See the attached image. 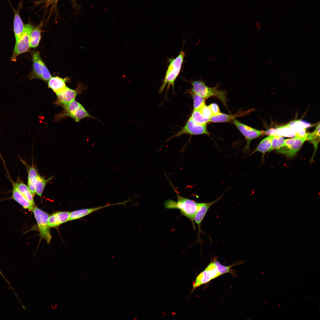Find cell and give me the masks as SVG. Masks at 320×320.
I'll return each instance as SVG.
<instances>
[{
	"label": "cell",
	"instance_id": "6da1fadb",
	"mask_svg": "<svg viewBox=\"0 0 320 320\" xmlns=\"http://www.w3.org/2000/svg\"><path fill=\"white\" fill-rule=\"evenodd\" d=\"M172 187L177 195V201L167 199L164 202V207L167 209H179L182 215L190 220L195 228L194 218L198 208L199 203L181 196L174 187Z\"/></svg>",
	"mask_w": 320,
	"mask_h": 320
},
{
	"label": "cell",
	"instance_id": "7a4b0ae2",
	"mask_svg": "<svg viewBox=\"0 0 320 320\" xmlns=\"http://www.w3.org/2000/svg\"><path fill=\"white\" fill-rule=\"evenodd\" d=\"M185 56V53L182 49L177 57L169 60V64L159 89V93H162L166 87L167 90L171 86L174 89L175 81L180 73Z\"/></svg>",
	"mask_w": 320,
	"mask_h": 320
},
{
	"label": "cell",
	"instance_id": "3957f363",
	"mask_svg": "<svg viewBox=\"0 0 320 320\" xmlns=\"http://www.w3.org/2000/svg\"><path fill=\"white\" fill-rule=\"evenodd\" d=\"M192 84V88L188 90V92L195 93L206 99L212 96H215L226 106L227 100L225 93L223 91L218 89L216 87H208L201 81H194Z\"/></svg>",
	"mask_w": 320,
	"mask_h": 320
},
{
	"label": "cell",
	"instance_id": "277c9868",
	"mask_svg": "<svg viewBox=\"0 0 320 320\" xmlns=\"http://www.w3.org/2000/svg\"><path fill=\"white\" fill-rule=\"evenodd\" d=\"M33 62V69L28 76L30 80L39 79L47 81L52 77L51 75L41 59L39 53L33 51L31 53Z\"/></svg>",
	"mask_w": 320,
	"mask_h": 320
},
{
	"label": "cell",
	"instance_id": "5b68a950",
	"mask_svg": "<svg viewBox=\"0 0 320 320\" xmlns=\"http://www.w3.org/2000/svg\"><path fill=\"white\" fill-rule=\"evenodd\" d=\"M32 211L37 223L41 237L49 244L52 236L48 225L49 214L36 206H34Z\"/></svg>",
	"mask_w": 320,
	"mask_h": 320
},
{
	"label": "cell",
	"instance_id": "8992f818",
	"mask_svg": "<svg viewBox=\"0 0 320 320\" xmlns=\"http://www.w3.org/2000/svg\"><path fill=\"white\" fill-rule=\"evenodd\" d=\"M24 25L23 35L18 41L15 43L13 53L10 58L12 61H16L17 56L28 51L30 48V36L34 27L30 23L25 24Z\"/></svg>",
	"mask_w": 320,
	"mask_h": 320
},
{
	"label": "cell",
	"instance_id": "52a82bcc",
	"mask_svg": "<svg viewBox=\"0 0 320 320\" xmlns=\"http://www.w3.org/2000/svg\"><path fill=\"white\" fill-rule=\"evenodd\" d=\"M306 140V133L303 135H298L293 138L285 140L284 145L276 149V151L289 157H293Z\"/></svg>",
	"mask_w": 320,
	"mask_h": 320
},
{
	"label": "cell",
	"instance_id": "ba28073f",
	"mask_svg": "<svg viewBox=\"0 0 320 320\" xmlns=\"http://www.w3.org/2000/svg\"><path fill=\"white\" fill-rule=\"evenodd\" d=\"M87 89L86 86L81 83L75 89H71L67 87L63 91L56 94L57 98L55 104L63 108L75 100L77 95L81 94L82 91Z\"/></svg>",
	"mask_w": 320,
	"mask_h": 320
},
{
	"label": "cell",
	"instance_id": "9c48e42d",
	"mask_svg": "<svg viewBox=\"0 0 320 320\" xmlns=\"http://www.w3.org/2000/svg\"><path fill=\"white\" fill-rule=\"evenodd\" d=\"M220 276L214 263L213 259L203 271L196 277L193 283L194 289L203 284L207 283L213 279Z\"/></svg>",
	"mask_w": 320,
	"mask_h": 320
},
{
	"label": "cell",
	"instance_id": "30bf717a",
	"mask_svg": "<svg viewBox=\"0 0 320 320\" xmlns=\"http://www.w3.org/2000/svg\"><path fill=\"white\" fill-rule=\"evenodd\" d=\"M233 121V123L244 137L247 141L246 144L243 150L245 151L249 150L252 140L262 135L263 131L248 126L236 119H234Z\"/></svg>",
	"mask_w": 320,
	"mask_h": 320
},
{
	"label": "cell",
	"instance_id": "8fae6325",
	"mask_svg": "<svg viewBox=\"0 0 320 320\" xmlns=\"http://www.w3.org/2000/svg\"><path fill=\"white\" fill-rule=\"evenodd\" d=\"M186 134L191 135H198L203 134L209 135V133L207 129V124H198L193 121L190 118L183 128L171 138L179 137Z\"/></svg>",
	"mask_w": 320,
	"mask_h": 320
},
{
	"label": "cell",
	"instance_id": "7c38bea8",
	"mask_svg": "<svg viewBox=\"0 0 320 320\" xmlns=\"http://www.w3.org/2000/svg\"><path fill=\"white\" fill-rule=\"evenodd\" d=\"M223 194L218 198L213 201L209 202L199 203H198V208L196 213L194 220L195 223H196L198 227V234L197 240V242H199V243H200L201 239L200 238V234L201 231V222L207 213L209 208L212 205L222 198Z\"/></svg>",
	"mask_w": 320,
	"mask_h": 320
},
{
	"label": "cell",
	"instance_id": "4fadbf2b",
	"mask_svg": "<svg viewBox=\"0 0 320 320\" xmlns=\"http://www.w3.org/2000/svg\"><path fill=\"white\" fill-rule=\"evenodd\" d=\"M127 201L113 204H107L105 205L94 208L84 209L74 211L70 212L68 221H71L81 218L99 210L107 207L116 205H124Z\"/></svg>",
	"mask_w": 320,
	"mask_h": 320
},
{
	"label": "cell",
	"instance_id": "5bb4252c",
	"mask_svg": "<svg viewBox=\"0 0 320 320\" xmlns=\"http://www.w3.org/2000/svg\"><path fill=\"white\" fill-rule=\"evenodd\" d=\"M70 212H59L52 214L49 216L48 225L49 228L57 227L68 221Z\"/></svg>",
	"mask_w": 320,
	"mask_h": 320
},
{
	"label": "cell",
	"instance_id": "9a60e30c",
	"mask_svg": "<svg viewBox=\"0 0 320 320\" xmlns=\"http://www.w3.org/2000/svg\"><path fill=\"white\" fill-rule=\"evenodd\" d=\"M12 190L11 199L14 200L25 209L32 211L34 205L32 204L18 190L15 184L12 182Z\"/></svg>",
	"mask_w": 320,
	"mask_h": 320
},
{
	"label": "cell",
	"instance_id": "2e32d148",
	"mask_svg": "<svg viewBox=\"0 0 320 320\" xmlns=\"http://www.w3.org/2000/svg\"><path fill=\"white\" fill-rule=\"evenodd\" d=\"M81 104L78 102L73 100L66 106L63 107V110L55 116V120L59 121L67 117L72 118L76 110Z\"/></svg>",
	"mask_w": 320,
	"mask_h": 320
},
{
	"label": "cell",
	"instance_id": "e0dca14e",
	"mask_svg": "<svg viewBox=\"0 0 320 320\" xmlns=\"http://www.w3.org/2000/svg\"><path fill=\"white\" fill-rule=\"evenodd\" d=\"M249 111L238 112L235 114H229L220 113L212 116L210 118V121L212 122H230L236 117L241 116L248 113Z\"/></svg>",
	"mask_w": 320,
	"mask_h": 320
},
{
	"label": "cell",
	"instance_id": "ac0fdd59",
	"mask_svg": "<svg viewBox=\"0 0 320 320\" xmlns=\"http://www.w3.org/2000/svg\"><path fill=\"white\" fill-rule=\"evenodd\" d=\"M66 79L58 76L52 77L48 81V87L56 94L63 91L67 87L65 84Z\"/></svg>",
	"mask_w": 320,
	"mask_h": 320
},
{
	"label": "cell",
	"instance_id": "d6986e66",
	"mask_svg": "<svg viewBox=\"0 0 320 320\" xmlns=\"http://www.w3.org/2000/svg\"><path fill=\"white\" fill-rule=\"evenodd\" d=\"M15 14L14 21V31L16 42H17L22 36L24 25L19 14V10L15 11L13 9Z\"/></svg>",
	"mask_w": 320,
	"mask_h": 320
},
{
	"label": "cell",
	"instance_id": "ffe728a7",
	"mask_svg": "<svg viewBox=\"0 0 320 320\" xmlns=\"http://www.w3.org/2000/svg\"><path fill=\"white\" fill-rule=\"evenodd\" d=\"M14 183L18 190L28 201L34 205V196L28 185L19 179H18L16 182H14Z\"/></svg>",
	"mask_w": 320,
	"mask_h": 320
},
{
	"label": "cell",
	"instance_id": "44dd1931",
	"mask_svg": "<svg viewBox=\"0 0 320 320\" xmlns=\"http://www.w3.org/2000/svg\"><path fill=\"white\" fill-rule=\"evenodd\" d=\"M28 186L30 191L34 196L36 193L35 184L36 177L39 174L33 164L28 167Z\"/></svg>",
	"mask_w": 320,
	"mask_h": 320
},
{
	"label": "cell",
	"instance_id": "7402d4cb",
	"mask_svg": "<svg viewBox=\"0 0 320 320\" xmlns=\"http://www.w3.org/2000/svg\"><path fill=\"white\" fill-rule=\"evenodd\" d=\"M216 257L213 258L214 263L217 267L218 272L220 275L225 273H229L234 276H236V274L234 270L231 269V268L237 265H239L244 263V262L242 261H238L229 266H226L222 265L217 260Z\"/></svg>",
	"mask_w": 320,
	"mask_h": 320
},
{
	"label": "cell",
	"instance_id": "603a6c76",
	"mask_svg": "<svg viewBox=\"0 0 320 320\" xmlns=\"http://www.w3.org/2000/svg\"><path fill=\"white\" fill-rule=\"evenodd\" d=\"M273 135H270L263 139L260 143L255 150L250 154L251 155L256 152H260L262 153L263 159L265 153L268 151L271 148L272 141Z\"/></svg>",
	"mask_w": 320,
	"mask_h": 320
},
{
	"label": "cell",
	"instance_id": "cb8c5ba5",
	"mask_svg": "<svg viewBox=\"0 0 320 320\" xmlns=\"http://www.w3.org/2000/svg\"><path fill=\"white\" fill-rule=\"evenodd\" d=\"M41 24H40L32 31L30 36V48H36L39 45L41 38Z\"/></svg>",
	"mask_w": 320,
	"mask_h": 320
},
{
	"label": "cell",
	"instance_id": "d4e9b609",
	"mask_svg": "<svg viewBox=\"0 0 320 320\" xmlns=\"http://www.w3.org/2000/svg\"><path fill=\"white\" fill-rule=\"evenodd\" d=\"M50 177L48 179H45L39 174L38 175L35 184V192L37 194L41 197L47 183L51 179Z\"/></svg>",
	"mask_w": 320,
	"mask_h": 320
},
{
	"label": "cell",
	"instance_id": "484cf974",
	"mask_svg": "<svg viewBox=\"0 0 320 320\" xmlns=\"http://www.w3.org/2000/svg\"><path fill=\"white\" fill-rule=\"evenodd\" d=\"M306 136L307 140L313 145L315 151L317 148L320 140V124L317 125L313 132L306 133Z\"/></svg>",
	"mask_w": 320,
	"mask_h": 320
},
{
	"label": "cell",
	"instance_id": "4316f807",
	"mask_svg": "<svg viewBox=\"0 0 320 320\" xmlns=\"http://www.w3.org/2000/svg\"><path fill=\"white\" fill-rule=\"evenodd\" d=\"M89 118L97 120L92 116L81 105L76 110L72 119L76 122H79L82 119Z\"/></svg>",
	"mask_w": 320,
	"mask_h": 320
},
{
	"label": "cell",
	"instance_id": "83f0119b",
	"mask_svg": "<svg viewBox=\"0 0 320 320\" xmlns=\"http://www.w3.org/2000/svg\"><path fill=\"white\" fill-rule=\"evenodd\" d=\"M190 118L195 123L200 125L207 124L210 121L209 119L204 118L198 110H193Z\"/></svg>",
	"mask_w": 320,
	"mask_h": 320
},
{
	"label": "cell",
	"instance_id": "f1b7e54d",
	"mask_svg": "<svg viewBox=\"0 0 320 320\" xmlns=\"http://www.w3.org/2000/svg\"><path fill=\"white\" fill-rule=\"evenodd\" d=\"M191 95L193 101V110H199L205 105L206 99L193 92L189 93Z\"/></svg>",
	"mask_w": 320,
	"mask_h": 320
},
{
	"label": "cell",
	"instance_id": "f546056e",
	"mask_svg": "<svg viewBox=\"0 0 320 320\" xmlns=\"http://www.w3.org/2000/svg\"><path fill=\"white\" fill-rule=\"evenodd\" d=\"M285 140V139L282 136L279 135H273L272 139L271 147L268 152L282 147L284 145Z\"/></svg>",
	"mask_w": 320,
	"mask_h": 320
},
{
	"label": "cell",
	"instance_id": "4dcf8cb0",
	"mask_svg": "<svg viewBox=\"0 0 320 320\" xmlns=\"http://www.w3.org/2000/svg\"><path fill=\"white\" fill-rule=\"evenodd\" d=\"M202 116L205 118L210 119L212 116L211 110L209 106L205 105L202 108L198 110Z\"/></svg>",
	"mask_w": 320,
	"mask_h": 320
},
{
	"label": "cell",
	"instance_id": "1f68e13d",
	"mask_svg": "<svg viewBox=\"0 0 320 320\" xmlns=\"http://www.w3.org/2000/svg\"><path fill=\"white\" fill-rule=\"evenodd\" d=\"M209 107L211 110L212 116L217 115L221 113L219 108L216 104L212 103L209 106Z\"/></svg>",
	"mask_w": 320,
	"mask_h": 320
},
{
	"label": "cell",
	"instance_id": "d6a6232c",
	"mask_svg": "<svg viewBox=\"0 0 320 320\" xmlns=\"http://www.w3.org/2000/svg\"><path fill=\"white\" fill-rule=\"evenodd\" d=\"M0 275L1 276H2V277L5 280V281H6V282L8 284L9 286L10 287V288H11V289H12V290L13 291V292L14 293L16 294V293L14 289L11 286V284H10V282H9L8 280L6 278L5 276H4V275L3 274L2 272L1 271L0 268Z\"/></svg>",
	"mask_w": 320,
	"mask_h": 320
}]
</instances>
